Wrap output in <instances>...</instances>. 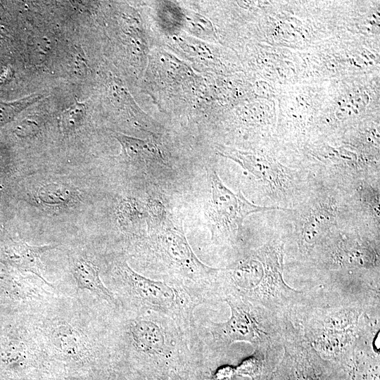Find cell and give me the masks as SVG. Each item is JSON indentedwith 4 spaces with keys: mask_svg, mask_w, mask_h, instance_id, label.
Listing matches in <instances>:
<instances>
[{
    "mask_svg": "<svg viewBox=\"0 0 380 380\" xmlns=\"http://www.w3.org/2000/svg\"><path fill=\"white\" fill-rule=\"evenodd\" d=\"M322 286L305 291L291 320L322 358L337 366L366 331L380 324V296Z\"/></svg>",
    "mask_w": 380,
    "mask_h": 380,
    "instance_id": "6da1fadb",
    "label": "cell"
},
{
    "mask_svg": "<svg viewBox=\"0 0 380 380\" xmlns=\"http://www.w3.org/2000/svg\"><path fill=\"white\" fill-rule=\"evenodd\" d=\"M284 243L267 242L250 251L225 268L214 284V297L236 296L289 318L303 300L305 291L289 286L283 276Z\"/></svg>",
    "mask_w": 380,
    "mask_h": 380,
    "instance_id": "7a4b0ae2",
    "label": "cell"
},
{
    "mask_svg": "<svg viewBox=\"0 0 380 380\" xmlns=\"http://www.w3.org/2000/svg\"><path fill=\"white\" fill-rule=\"evenodd\" d=\"M230 308L231 315L224 322L202 326L208 331L210 349L224 353L236 342H246L256 349H271L284 345L291 319L236 296L223 299Z\"/></svg>",
    "mask_w": 380,
    "mask_h": 380,
    "instance_id": "3957f363",
    "label": "cell"
},
{
    "mask_svg": "<svg viewBox=\"0 0 380 380\" xmlns=\"http://www.w3.org/2000/svg\"><path fill=\"white\" fill-rule=\"evenodd\" d=\"M118 272L129 295L144 312L167 317L187 329H195L194 310L206 301L204 296L174 281L146 277L125 261L118 265Z\"/></svg>",
    "mask_w": 380,
    "mask_h": 380,
    "instance_id": "277c9868",
    "label": "cell"
},
{
    "mask_svg": "<svg viewBox=\"0 0 380 380\" xmlns=\"http://www.w3.org/2000/svg\"><path fill=\"white\" fill-rule=\"evenodd\" d=\"M151 251L178 282L207 300L213 298V287L220 268L203 263L192 251L179 223L167 220L149 229Z\"/></svg>",
    "mask_w": 380,
    "mask_h": 380,
    "instance_id": "5b68a950",
    "label": "cell"
},
{
    "mask_svg": "<svg viewBox=\"0 0 380 380\" xmlns=\"http://www.w3.org/2000/svg\"><path fill=\"white\" fill-rule=\"evenodd\" d=\"M211 197L207 213L212 240L234 241L241 231L245 218L251 214L270 210H284L264 207L248 201L239 191L232 192L222 182L216 172L210 173Z\"/></svg>",
    "mask_w": 380,
    "mask_h": 380,
    "instance_id": "8992f818",
    "label": "cell"
},
{
    "mask_svg": "<svg viewBox=\"0 0 380 380\" xmlns=\"http://www.w3.org/2000/svg\"><path fill=\"white\" fill-rule=\"evenodd\" d=\"M281 360L270 380H331L335 366L322 358L291 324L286 331Z\"/></svg>",
    "mask_w": 380,
    "mask_h": 380,
    "instance_id": "52a82bcc",
    "label": "cell"
},
{
    "mask_svg": "<svg viewBox=\"0 0 380 380\" xmlns=\"http://www.w3.org/2000/svg\"><path fill=\"white\" fill-rule=\"evenodd\" d=\"M319 265L329 270L379 271V249L367 241H337L326 246Z\"/></svg>",
    "mask_w": 380,
    "mask_h": 380,
    "instance_id": "ba28073f",
    "label": "cell"
},
{
    "mask_svg": "<svg viewBox=\"0 0 380 380\" xmlns=\"http://www.w3.org/2000/svg\"><path fill=\"white\" fill-rule=\"evenodd\" d=\"M114 137L122 148V157L129 163L145 166L163 160L158 147L148 140H142L115 132Z\"/></svg>",
    "mask_w": 380,
    "mask_h": 380,
    "instance_id": "9c48e42d",
    "label": "cell"
},
{
    "mask_svg": "<svg viewBox=\"0 0 380 380\" xmlns=\"http://www.w3.org/2000/svg\"><path fill=\"white\" fill-rule=\"evenodd\" d=\"M72 273L79 288L92 292L109 303H116L113 293L104 285L99 269L91 261L83 258L75 259Z\"/></svg>",
    "mask_w": 380,
    "mask_h": 380,
    "instance_id": "30bf717a",
    "label": "cell"
},
{
    "mask_svg": "<svg viewBox=\"0 0 380 380\" xmlns=\"http://www.w3.org/2000/svg\"><path fill=\"white\" fill-rule=\"evenodd\" d=\"M331 216L325 210L313 211L305 219L299 241V251L303 255L310 258L317 244L327 234L330 226Z\"/></svg>",
    "mask_w": 380,
    "mask_h": 380,
    "instance_id": "8fae6325",
    "label": "cell"
},
{
    "mask_svg": "<svg viewBox=\"0 0 380 380\" xmlns=\"http://www.w3.org/2000/svg\"><path fill=\"white\" fill-rule=\"evenodd\" d=\"M218 153L222 156L233 160L260 179L274 184L279 181L281 175L278 168L264 158L237 150H224Z\"/></svg>",
    "mask_w": 380,
    "mask_h": 380,
    "instance_id": "7c38bea8",
    "label": "cell"
},
{
    "mask_svg": "<svg viewBox=\"0 0 380 380\" xmlns=\"http://www.w3.org/2000/svg\"><path fill=\"white\" fill-rule=\"evenodd\" d=\"M50 335L54 346L68 356H77L85 349L80 334L70 324L56 326Z\"/></svg>",
    "mask_w": 380,
    "mask_h": 380,
    "instance_id": "4fadbf2b",
    "label": "cell"
},
{
    "mask_svg": "<svg viewBox=\"0 0 380 380\" xmlns=\"http://www.w3.org/2000/svg\"><path fill=\"white\" fill-rule=\"evenodd\" d=\"M57 245L30 246L26 243L18 245L16 251V260L24 270L37 275L44 282L49 284L42 274V265L41 256L45 252L55 248Z\"/></svg>",
    "mask_w": 380,
    "mask_h": 380,
    "instance_id": "5bb4252c",
    "label": "cell"
},
{
    "mask_svg": "<svg viewBox=\"0 0 380 380\" xmlns=\"http://www.w3.org/2000/svg\"><path fill=\"white\" fill-rule=\"evenodd\" d=\"M86 114V106L83 103L75 102L65 110L60 117V127L67 134L76 130L82 123Z\"/></svg>",
    "mask_w": 380,
    "mask_h": 380,
    "instance_id": "9a60e30c",
    "label": "cell"
},
{
    "mask_svg": "<svg viewBox=\"0 0 380 380\" xmlns=\"http://www.w3.org/2000/svg\"><path fill=\"white\" fill-rule=\"evenodd\" d=\"M42 97V94H33L13 102L0 103V125L10 122L22 110L39 101Z\"/></svg>",
    "mask_w": 380,
    "mask_h": 380,
    "instance_id": "2e32d148",
    "label": "cell"
},
{
    "mask_svg": "<svg viewBox=\"0 0 380 380\" xmlns=\"http://www.w3.org/2000/svg\"><path fill=\"white\" fill-rule=\"evenodd\" d=\"M37 194L38 198L45 204L60 205L70 199L71 193L63 184L51 183L42 186Z\"/></svg>",
    "mask_w": 380,
    "mask_h": 380,
    "instance_id": "e0dca14e",
    "label": "cell"
},
{
    "mask_svg": "<svg viewBox=\"0 0 380 380\" xmlns=\"http://www.w3.org/2000/svg\"><path fill=\"white\" fill-rule=\"evenodd\" d=\"M119 211L120 217L125 225L140 228L143 223L146 222L145 213L141 212L132 201L122 202Z\"/></svg>",
    "mask_w": 380,
    "mask_h": 380,
    "instance_id": "ac0fdd59",
    "label": "cell"
},
{
    "mask_svg": "<svg viewBox=\"0 0 380 380\" xmlns=\"http://www.w3.org/2000/svg\"><path fill=\"white\" fill-rule=\"evenodd\" d=\"M38 129L39 127L35 122L25 120L17 127L15 133L18 137H26L35 134Z\"/></svg>",
    "mask_w": 380,
    "mask_h": 380,
    "instance_id": "d6986e66",
    "label": "cell"
},
{
    "mask_svg": "<svg viewBox=\"0 0 380 380\" xmlns=\"http://www.w3.org/2000/svg\"><path fill=\"white\" fill-rule=\"evenodd\" d=\"M234 375H236L235 368L227 365L219 368L213 375V379L231 380Z\"/></svg>",
    "mask_w": 380,
    "mask_h": 380,
    "instance_id": "ffe728a7",
    "label": "cell"
}]
</instances>
